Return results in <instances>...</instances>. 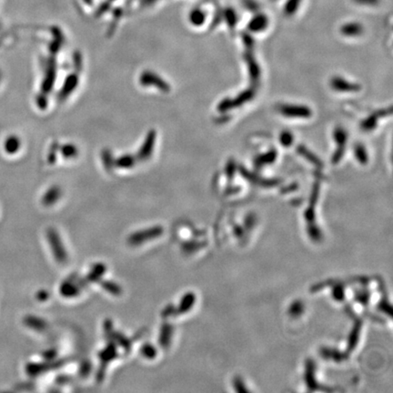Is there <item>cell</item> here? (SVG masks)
I'll use <instances>...</instances> for the list:
<instances>
[{"label": "cell", "mask_w": 393, "mask_h": 393, "mask_svg": "<svg viewBox=\"0 0 393 393\" xmlns=\"http://www.w3.org/2000/svg\"><path fill=\"white\" fill-rule=\"evenodd\" d=\"M279 111L281 112L283 116L292 119H308L312 115L310 108L302 105H281L279 107Z\"/></svg>", "instance_id": "1"}, {"label": "cell", "mask_w": 393, "mask_h": 393, "mask_svg": "<svg viewBox=\"0 0 393 393\" xmlns=\"http://www.w3.org/2000/svg\"><path fill=\"white\" fill-rule=\"evenodd\" d=\"M254 97V90H247L245 91H243L242 94L239 95L237 98H226L224 99L222 102L219 104V110L221 112H227L232 108L235 107H240L242 106V104L250 101V99H252V98Z\"/></svg>", "instance_id": "2"}, {"label": "cell", "mask_w": 393, "mask_h": 393, "mask_svg": "<svg viewBox=\"0 0 393 393\" xmlns=\"http://www.w3.org/2000/svg\"><path fill=\"white\" fill-rule=\"evenodd\" d=\"M331 88L339 92H358L362 90L359 84L351 83L340 76H335L331 81Z\"/></svg>", "instance_id": "3"}, {"label": "cell", "mask_w": 393, "mask_h": 393, "mask_svg": "<svg viewBox=\"0 0 393 393\" xmlns=\"http://www.w3.org/2000/svg\"><path fill=\"white\" fill-rule=\"evenodd\" d=\"M268 26V18L265 14H258L249 23V29L251 32H261L265 30Z\"/></svg>", "instance_id": "4"}, {"label": "cell", "mask_w": 393, "mask_h": 393, "mask_svg": "<svg viewBox=\"0 0 393 393\" xmlns=\"http://www.w3.org/2000/svg\"><path fill=\"white\" fill-rule=\"evenodd\" d=\"M340 33L346 36H360L363 33V27L360 23H347L340 27Z\"/></svg>", "instance_id": "5"}, {"label": "cell", "mask_w": 393, "mask_h": 393, "mask_svg": "<svg viewBox=\"0 0 393 393\" xmlns=\"http://www.w3.org/2000/svg\"><path fill=\"white\" fill-rule=\"evenodd\" d=\"M297 151H298V153H299L300 156L304 158L305 160H307L309 163H311L313 165L316 166L317 168H322V162L321 161V160H320L314 153H312L309 149H308L307 147H304L302 145H300V146L297 147Z\"/></svg>", "instance_id": "6"}, {"label": "cell", "mask_w": 393, "mask_h": 393, "mask_svg": "<svg viewBox=\"0 0 393 393\" xmlns=\"http://www.w3.org/2000/svg\"><path fill=\"white\" fill-rule=\"evenodd\" d=\"M276 159H277V152L274 149H271L269 151L257 156L255 160V164L257 167L270 165L275 162Z\"/></svg>", "instance_id": "7"}, {"label": "cell", "mask_w": 393, "mask_h": 393, "mask_svg": "<svg viewBox=\"0 0 393 393\" xmlns=\"http://www.w3.org/2000/svg\"><path fill=\"white\" fill-rule=\"evenodd\" d=\"M246 61L249 66V71H250V76L252 81H259L260 76V68H259L258 63L256 62L254 58L250 55L247 54L245 56Z\"/></svg>", "instance_id": "8"}, {"label": "cell", "mask_w": 393, "mask_h": 393, "mask_svg": "<svg viewBox=\"0 0 393 393\" xmlns=\"http://www.w3.org/2000/svg\"><path fill=\"white\" fill-rule=\"evenodd\" d=\"M354 155H355V158L357 159V161L362 165H366L367 163H368L369 156H368L366 148L362 144H358V145L355 146V147H354Z\"/></svg>", "instance_id": "9"}, {"label": "cell", "mask_w": 393, "mask_h": 393, "mask_svg": "<svg viewBox=\"0 0 393 393\" xmlns=\"http://www.w3.org/2000/svg\"><path fill=\"white\" fill-rule=\"evenodd\" d=\"M224 18L226 20V22L228 24V27L230 28H234L236 27L238 23V16L236 11L231 8H228V9H225L224 11Z\"/></svg>", "instance_id": "10"}, {"label": "cell", "mask_w": 393, "mask_h": 393, "mask_svg": "<svg viewBox=\"0 0 393 393\" xmlns=\"http://www.w3.org/2000/svg\"><path fill=\"white\" fill-rule=\"evenodd\" d=\"M333 138L339 147H345V144L348 139V134L342 128H337L333 132Z\"/></svg>", "instance_id": "11"}, {"label": "cell", "mask_w": 393, "mask_h": 393, "mask_svg": "<svg viewBox=\"0 0 393 393\" xmlns=\"http://www.w3.org/2000/svg\"><path fill=\"white\" fill-rule=\"evenodd\" d=\"M379 116H380L378 115V113L368 116L365 121L362 122V130H365V131H371V130H374L377 126V123H378Z\"/></svg>", "instance_id": "12"}, {"label": "cell", "mask_w": 393, "mask_h": 393, "mask_svg": "<svg viewBox=\"0 0 393 393\" xmlns=\"http://www.w3.org/2000/svg\"><path fill=\"white\" fill-rule=\"evenodd\" d=\"M300 3H301V0H287L285 8H284V12L288 16L294 15L299 9Z\"/></svg>", "instance_id": "13"}, {"label": "cell", "mask_w": 393, "mask_h": 393, "mask_svg": "<svg viewBox=\"0 0 393 393\" xmlns=\"http://www.w3.org/2000/svg\"><path fill=\"white\" fill-rule=\"evenodd\" d=\"M190 20L194 25L201 26L205 21V13L201 9H195L191 13Z\"/></svg>", "instance_id": "14"}, {"label": "cell", "mask_w": 393, "mask_h": 393, "mask_svg": "<svg viewBox=\"0 0 393 393\" xmlns=\"http://www.w3.org/2000/svg\"><path fill=\"white\" fill-rule=\"evenodd\" d=\"M293 140H294L293 135L288 130L283 131L282 134L280 135V142L282 144V147H291L293 144Z\"/></svg>", "instance_id": "15"}, {"label": "cell", "mask_w": 393, "mask_h": 393, "mask_svg": "<svg viewBox=\"0 0 393 393\" xmlns=\"http://www.w3.org/2000/svg\"><path fill=\"white\" fill-rule=\"evenodd\" d=\"M236 168H237V166H236L235 161H232V160L228 161L227 165H226V174H227L228 178H232L235 171H236Z\"/></svg>", "instance_id": "16"}, {"label": "cell", "mask_w": 393, "mask_h": 393, "mask_svg": "<svg viewBox=\"0 0 393 393\" xmlns=\"http://www.w3.org/2000/svg\"><path fill=\"white\" fill-rule=\"evenodd\" d=\"M344 151H345V147H339L337 148V150H336L335 153L333 154L332 160H331L333 164H337V163L340 162V160H341L342 156H343Z\"/></svg>", "instance_id": "17"}, {"label": "cell", "mask_w": 393, "mask_h": 393, "mask_svg": "<svg viewBox=\"0 0 393 393\" xmlns=\"http://www.w3.org/2000/svg\"><path fill=\"white\" fill-rule=\"evenodd\" d=\"M243 5L246 9L251 11H257L259 9V4L255 0H243Z\"/></svg>", "instance_id": "18"}, {"label": "cell", "mask_w": 393, "mask_h": 393, "mask_svg": "<svg viewBox=\"0 0 393 393\" xmlns=\"http://www.w3.org/2000/svg\"><path fill=\"white\" fill-rule=\"evenodd\" d=\"M355 3L364 6H376L379 4L380 0H353Z\"/></svg>", "instance_id": "19"}, {"label": "cell", "mask_w": 393, "mask_h": 393, "mask_svg": "<svg viewBox=\"0 0 393 393\" xmlns=\"http://www.w3.org/2000/svg\"><path fill=\"white\" fill-rule=\"evenodd\" d=\"M243 41H244L245 45L247 46L248 48H250V47L253 46V40H252V37H251L250 35H248V34H244V35H243Z\"/></svg>", "instance_id": "20"}]
</instances>
